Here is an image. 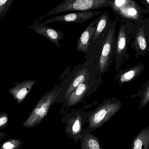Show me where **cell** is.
<instances>
[{
  "label": "cell",
  "instance_id": "cell-22",
  "mask_svg": "<svg viewBox=\"0 0 149 149\" xmlns=\"http://www.w3.org/2000/svg\"><path fill=\"white\" fill-rule=\"evenodd\" d=\"M142 146V141L140 139H138L135 142L134 149H141Z\"/></svg>",
  "mask_w": 149,
  "mask_h": 149
},
{
  "label": "cell",
  "instance_id": "cell-11",
  "mask_svg": "<svg viewBox=\"0 0 149 149\" xmlns=\"http://www.w3.org/2000/svg\"><path fill=\"white\" fill-rule=\"evenodd\" d=\"M36 83L34 80H27L22 82L14 83L15 86L10 88L8 92L17 101V104H20L24 100L32 87Z\"/></svg>",
  "mask_w": 149,
  "mask_h": 149
},
{
  "label": "cell",
  "instance_id": "cell-2",
  "mask_svg": "<svg viewBox=\"0 0 149 149\" xmlns=\"http://www.w3.org/2000/svg\"><path fill=\"white\" fill-rule=\"evenodd\" d=\"M123 106L120 100L116 99L106 101L90 113L88 118L86 131L93 132L103 126Z\"/></svg>",
  "mask_w": 149,
  "mask_h": 149
},
{
  "label": "cell",
  "instance_id": "cell-16",
  "mask_svg": "<svg viewBox=\"0 0 149 149\" xmlns=\"http://www.w3.org/2000/svg\"><path fill=\"white\" fill-rule=\"evenodd\" d=\"M88 88L87 82L80 85L68 97V106H72L78 103L83 98Z\"/></svg>",
  "mask_w": 149,
  "mask_h": 149
},
{
  "label": "cell",
  "instance_id": "cell-25",
  "mask_svg": "<svg viewBox=\"0 0 149 149\" xmlns=\"http://www.w3.org/2000/svg\"><path fill=\"white\" fill-rule=\"evenodd\" d=\"M148 54H149V51H148Z\"/></svg>",
  "mask_w": 149,
  "mask_h": 149
},
{
  "label": "cell",
  "instance_id": "cell-19",
  "mask_svg": "<svg viewBox=\"0 0 149 149\" xmlns=\"http://www.w3.org/2000/svg\"><path fill=\"white\" fill-rule=\"evenodd\" d=\"M149 103V81L143 87L139 102V108H143Z\"/></svg>",
  "mask_w": 149,
  "mask_h": 149
},
{
  "label": "cell",
  "instance_id": "cell-5",
  "mask_svg": "<svg viewBox=\"0 0 149 149\" xmlns=\"http://www.w3.org/2000/svg\"><path fill=\"white\" fill-rule=\"evenodd\" d=\"M135 24L134 32L130 46L134 50L135 57L137 59L148 54L149 17Z\"/></svg>",
  "mask_w": 149,
  "mask_h": 149
},
{
  "label": "cell",
  "instance_id": "cell-12",
  "mask_svg": "<svg viewBox=\"0 0 149 149\" xmlns=\"http://www.w3.org/2000/svg\"><path fill=\"white\" fill-rule=\"evenodd\" d=\"M99 17L88 24L81 35L77 45L79 52H86L90 45V40L93 38L95 32Z\"/></svg>",
  "mask_w": 149,
  "mask_h": 149
},
{
  "label": "cell",
  "instance_id": "cell-17",
  "mask_svg": "<svg viewBox=\"0 0 149 149\" xmlns=\"http://www.w3.org/2000/svg\"><path fill=\"white\" fill-rule=\"evenodd\" d=\"M87 75L86 71V70H82L80 72L76 75L75 78L71 82L69 87L67 88L65 93V97H69L72 92L79 86L81 84L84 82L86 80V76Z\"/></svg>",
  "mask_w": 149,
  "mask_h": 149
},
{
  "label": "cell",
  "instance_id": "cell-14",
  "mask_svg": "<svg viewBox=\"0 0 149 149\" xmlns=\"http://www.w3.org/2000/svg\"><path fill=\"white\" fill-rule=\"evenodd\" d=\"M81 149H103L101 147L99 138L86 131V129L79 139Z\"/></svg>",
  "mask_w": 149,
  "mask_h": 149
},
{
  "label": "cell",
  "instance_id": "cell-4",
  "mask_svg": "<svg viewBox=\"0 0 149 149\" xmlns=\"http://www.w3.org/2000/svg\"><path fill=\"white\" fill-rule=\"evenodd\" d=\"M60 90H50L44 95L38 102L27 120L24 123L23 127L29 129L39 125L47 115Z\"/></svg>",
  "mask_w": 149,
  "mask_h": 149
},
{
  "label": "cell",
  "instance_id": "cell-7",
  "mask_svg": "<svg viewBox=\"0 0 149 149\" xmlns=\"http://www.w3.org/2000/svg\"><path fill=\"white\" fill-rule=\"evenodd\" d=\"M88 116L83 112H76L66 115L62 118V121L66 123L65 131L69 139H72L75 143L79 140L85 130L83 127Z\"/></svg>",
  "mask_w": 149,
  "mask_h": 149
},
{
  "label": "cell",
  "instance_id": "cell-6",
  "mask_svg": "<svg viewBox=\"0 0 149 149\" xmlns=\"http://www.w3.org/2000/svg\"><path fill=\"white\" fill-rule=\"evenodd\" d=\"M117 23V20L111 22L105 37L102 51L99 59L100 71L102 74L108 71L112 59L115 56L116 46V29Z\"/></svg>",
  "mask_w": 149,
  "mask_h": 149
},
{
  "label": "cell",
  "instance_id": "cell-8",
  "mask_svg": "<svg viewBox=\"0 0 149 149\" xmlns=\"http://www.w3.org/2000/svg\"><path fill=\"white\" fill-rule=\"evenodd\" d=\"M149 13L147 9L144 8L134 0H124L115 14L121 20H130L136 23L143 19L144 15Z\"/></svg>",
  "mask_w": 149,
  "mask_h": 149
},
{
  "label": "cell",
  "instance_id": "cell-9",
  "mask_svg": "<svg viewBox=\"0 0 149 149\" xmlns=\"http://www.w3.org/2000/svg\"><path fill=\"white\" fill-rule=\"evenodd\" d=\"M103 12V11L100 10L75 11L72 13L56 16L52 18L46 20L44 22L43 24H47L52 22H58L81 24L91 18L100 15Z\"/></svg>",
  "mask_w": 149,
  "mask_h": 149
},
{
  "label": "cell",
  "instance_id": "cell-13",
  "mask_svg": "<svg viewBox=\"0 0 149 149\" xmlns=\"http://www.w3.org/2000/svg\"><path fill=\"white\" fill-rule=\"evenodd\" d=\"M145 65L141 63L123 70L119 72L116 78L121 84L129 83L136 79L145 69Z\"/></svg>",
  "mask_w": 149,
  "mask_h": 149
},
{
  "label": "cell",
  "instance_id": "cell-1",
  "mask_svg": "<svg viewBox=\"0 0 149 149\" xmlns=\"http://www.w3.org/2000/svg\"><path fill=\"white\" fill-rule=\"evenodd\" d=\"M135 25V23L130 20H121L116 38L115 56V70L117 71L120 70L124 61L130 57L128 50L129 45L133 38Z\"/></svg>",
  "mask_w": 149,
  "mask_h": 149
},
{
  "label": "cell",
  "instance_id": "cell-23",
  "mask_svg": "<svg viewBox=\"0 0 149 149\" xmlns=\"http://www.w3.org/2000/svg\"><path fill=\"white\" fill-rule=\"evenodd\" d=\"M140 2L149 11V0H142Z\"/></svg>",
  "mask_w": 149,
  "mask_h": 149
},
{
  "label": "cell",
  "instance_id": "cell-18",
  "mask_svg": "<svg viewBox=\"0 0 149 149\" xmlns=\"http://www.w3.org/2000/svg\"><path fill=\"white\" fill-rule=\"evenodd\" d=\"M23 143L20 138H11L2 143L0 145V149H21Z\"/></svg>",
  "mask_w": 149,
  "mask_h": 149
},
{
  "label": "cell",
  "instance_id": "cell-3",
  "mask_svg": "<svg viewBox=\"0 0 149 149\" xmlns=\"http://www.w3.org/2000/svg\"><path fill=\"white\" fill-rule=\"evenodd\" d=\"M110 0H63L51 10L45 16L68 11H83L110 7Z\"/></svg>",
  "mask_w": 149,
  "mask_h": 149
},
{
  "label": "cell",
  "instance_id": "cell-21",
  "mask_svg": "<svg viewBox=\"0 0 149 149\" xmlns=\"http://www.w3.org/2000/svg\"><path fill=\"white\" fill-rule=\"evenodd\" d=\"M9 116L5 112L0 113V130L7 127L8 125Z\"/></svg>",
  "mask_w": 149,
  "mask_h": 149
},
{
  "label": "cell",
  "instance_id": "cell-20",
  "mask_svg": "<svg viewBox=\"0 0 149 149\" xmlns=\"http://www.w3.org/2000/svg\"><path fill=\"white\" fill-rule=\"evenodd\" d=\"M14 0H0V18L3 17L12 6Z\"/></svg>",
  "mask_w": 149,
  "mask_h": 149
},
{
  "label": "cell",
  "instance_id": "cell-24",
  "mask_svg": "<svg viewBox=\"0 0 149 149\" xmlns=\"http://www.w3.org/2000/svg\"><path fill=\"white\" fill-rule=\"evenodd\" d=\"M8 136L7 134L3 132H0V141L2 140H3V139L5 138V137Z\"/></svg>",
  "mask_w": 149,
  "mask_h": 149
},
{
  "label": "cell",
  "instance_id": "cell-10",
  "mask_svg": "<svg viewBox=\"0 0 149 149\" xmlns=\"http://www.w3.org/2000/svg\"><path fill=\"white\" fill-rule=\"evenodd\" d=\"M29 28L32 29L37 34L45 37L58 47H60L59 40L64 37V35L61 31L51 28L46 24L37 22H34L32 25L29 26Z\"/></svg>",
  "mask_w": 149,
  "mask_h": 149
},
{
  "label": "cell",
  "instance_id": "cell-15",
  "mask_svg": "<svg viewBox=\"0 0 149 149\" xmlns=\"http://www.w3.org/2000/svg\"><path fill=\"white\" fill-rule=\"evenodd\" d=\"M111 23L109 20V15L107 11H103L99 17V21L93 38V40L95 41L102 35H107Z\"/></svg>",
  "mask_w": 149,
  "mask_h": 149
}]
</instances>
